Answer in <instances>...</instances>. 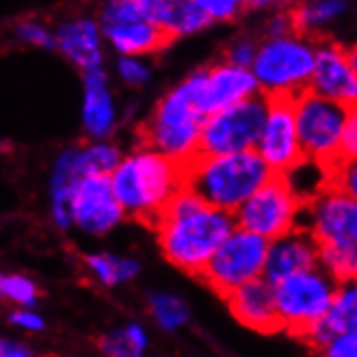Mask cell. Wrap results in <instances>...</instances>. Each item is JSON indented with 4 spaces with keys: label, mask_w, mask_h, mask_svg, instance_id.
Wrapping results in <instances>:
<instances>
[{
    "label": "cell",
    "mask_w": 357,
    "mask_h": 357,
    "mask_svg": "<svg viewBox=\"0 0 357 357\" xmlns=\"http://www.w3.org/2000/svg\"><path fill=\"white\" fill-rule=\"evenodd\" d=\"M234 227L232 213L208 204L186 184L152 225L162 258L193 278L202 275L208 260Z\"/></svg>",
    "instance_id": "obj_1"
},
{
    "label": "cell",
    "mask_w": 357,
    "mask_h": 357,
    "mask_svg": "<svg viewBox=\"0 0 357 357\" xmlns=\"http://www.w3.org/2000/svg\"><path fill=\"white\" fill-rule=\"evenodd\" d=\"M126 217L152 227L165 206L184 186V165L139 143L111 174Z\"/></svg>",
    "instance_id": "obj_2"
},
{
    "label": "cell",
    "mask_w": 357,
    "mask_h": 357,
    "mask_svg": "<svg viewBox=\"0 0 357 357\" xmlns=\"http://www.w3.org/2000/svg\"><path fill=\"white\" fill-rule=\"evenodd\" d=\"M273 176L258 150L232 154H197L184 165V184L225 213L236 210Z\"/></svg>",
    "instance_id": "obj_3"
},
{
    "label": "cell",
    "mask_w": 357,
    "mask_h": 357,
    "mask_svg": "<svg viewBox=\"0 0 357 357\" xmlns=\"http://www.w3.org/2000/svg\"><path fill=\"white\" fill-rule=\"evenodd\" d=\"M204 119L195 96V74L191 72L154 104L152 113L137 128L139 143L186 165L199 154Z\"/></svg>",
    "instance_id": "obj_4"
},
{
    "label": "cell",
    "mask_w": 357,
    "mask_h": 357,
    "mask_svg": "<svg viewBox=\"0 0 357 357\" xmlns=\"http://www.w3.org/2000/svg\"><path fill=\"white\" fill-rule=\"evenodd\" d=\"M319 39L288 31L282 35H262L251 63L260 93L266 98H297L310 89L317 61Z\"/></svg>",
    "instance_id": "obj_5"
},
{
    "label": "cell",
    "mask_w": 357,
    "mask_h": 357,
    "mask_svg": "<svg viewBox=\"0 0 357 357\" xmlns=\"http://www.w3.org/2000/svg\"><path fill=\"white\" fill-rule=\"evenodd\" d=\"M335 288L338 282L319 264L273 284L282 331L303 340V335L327 314Z\"/></svg>",
    "instance_id": "obj_6"
},
{
    "label": "cell",
    "mask_w": 357,
    "mask_h": 357,
    "mask_svg": "<svg viewBox=\"0 0 357 357\" xmlns=\"http://www.w3.org/2000/svg\"><path fill=\"white\" fill-rule=\"evenodd\" d=\"M305 197L286 174H273L236 213V225L273 241L301 225Z\"/></svg>",
    "instance_id": "obj_7"
},
{
    "label": "cell",
    "mask_w": 357,
    "mask_h": 357,
    "mask_svg": "<svg viewBox=\"0 0 357 357\" xmlns=\"http://www.w3.org/2000/svg\"><path fill=\"white\" fill-rule=\"evenodd\" d=\"M268 241L236 225L208 260L199 280L223 299L238 286L264 278Z\"/></svg>",
    "instance_id": "obj_8"
},
{
    "label": "cell",
    "mask_w": 357,
    "mask_h": 357,
    "mask_svg": "<svg viewBox=\"0 0 357 357\" xmlns=\"http://www.w3.org/2000/svg\"><path fill=\"white\" fill-rule=\"evenodd\" d=\"M292 100H295L297 128L305 158L331 169L340 160L347 107L310 89Z\"/></svg>",
    "instance_id": "obj_9"
},
{
    "label": "cell",
    "mask_w": 357,
    "mask_h": 357,
    "mask_svg": "<svg viewBox=\"0 0 357 357\" xmlns=\"http://www.w3.org/2000/svg\"><path fill=\"white\" fill-rule=\"evenodd\" d=\"M268 98L258 93L234 107L210 113L204 119L199 154H232L256 150Z\"/></svg>",
    "instance_id": "obj_10"
},
{
    "label": "cell",
    "mask_w": 357,
    "mask_h": 357,
    "mask_svg": "<svg viewBox=\"0 0 357 357\" xmlns=\"http://www.w3.org/2000/svg\"><path fill=\"white\" fill-rule=\"evenodd\" d=\"M301 227L319 245L357 247V199L327 180L317 193L305 197Z\"/></svg>",
    "instance_id": "obj_11"
},
{
    "label": "cell",
    "mask_w": 357,
    "mask_h": 357,
    "mask_svg": "<svg viewBox=\"0 0 357 357\" xmlns=\"http://www.w3.org/2000/svg\"><path fill=\"white\" fill-rule=\"evenodd\" d=\"M256 150L273 174H290L305 160L292 98H268Z\"/></svg>",
    "instance_id": "obj_12"
},
{
    "label": "cell",
    "mask_w": 357,
    "mask_h": 357,
    "mask_svg": "<svg viewBox=\"0 0 357 357\" xmlns=\"http://www.w3.org/2000/svg\"><path fill=\"white\" fill-rule=\"evenodd\" d=\"M195 96L204 115L217 113L221 109L234 107L260 93V85L251 68L236 66L225 59L193 72Z\"/></svg>",
    "instance_id": "obj_13"
},
{
    "label": "cell",
    "mask_w": 357,
    "mask_h": 357,
    "mask_svg": "<svg viewBox=\"0 0 357 357\" xmlns=\"http://www.w3.org/2000/svg\"><path fill=\"white\" fill-rule=\"evenodd\" d=\"M74 225L91 236H104L126 217V210L115 195L111 176H82L72 199Z\"/></svg>",
    "instance_id": "obj_14"
},
{
    "label": "cell",
    "mask_w": 357,
    "mask_h": 357,
    "mask_svg": "<svg viewBox=\"0 0 357 357\" xmlns=\"http://www.w3.org/2000/svg\"><path fill=\"white\" fill-rule=\"evenodd\" d=\"M310 91L338 102L347 109L357 104V70L349 48L340 46L338 41L319 39Z\"/></svg>",
    "instance_id": "obj_15"
},
{
    "label": "cell",
    "mask_w": 357,
    "mask_h": 357,
    "mask_svg": "<svg viewBox=\"0 0 357 357\" xmlns=\"http://www.w3.org/2000/svg\"><path fill=\"white\" fill-rule=\"evenodd\" d=\"M229 314L247 329L258 333H278L282 331L273 284L266 278L247 282L223 297Z\"/></svg>",
    "instance_id": "obj_16"
},
{
    "label": "cell",
    "mask_w": 357,
    "mask_h": 357,
    "mask_svg": "<svg viewBox=\"0 0 357 357\" xmlns=\"http://www.w3.org/2000/svg\"><path fill=\"white\" fill-rule=\"evenodd\" d=\"M319 254H321L319 243L314 241V236L305 227L299 225L295 229H290L288 234L268 241L264 278L271 284H275L284 278L295 275V273L317 266Z\"/></svg>",
    "instance_id": "obj_17"
},
{
    "label": "cell",
    "mask_w": 357,
    "mask_h": 357,
    "mask_svg": "<svg viewBox=\"0 0 357 357\" xmlns=\"http://www.w3.org/2000/svg\"><path fill=\"white\" fill-rule=\"evenodd\" d=\"M85 98H82V126L91 139H109L117 126L115 100L109 89V78L102 68L82 72Z\"/></svg>",
    "instance_id": "obj_18"
},
{
    "label": "cell",
    "mask_w": 357,
    "mask_h": 357,
    "mask_svg": "<svg viewBox=\"0 0 357 357\" xmlns=\"http://www.w3.org/2000/svg\"><path fill=\"white\" fill-rule=\"evenodd\" d=\"M344 331H357V278L338 282L327 314L303 335V342L314 351H321L333 335Z\"/></svg>",
    "instance_id": "obj_19"
},
{
    "label": "cell",
    "mask_w": 357,
    "mask_h": 357,
    "mask_svg": "<svg viewBox=\"0 0 357 357\" xmlns=\"http://www.w3.org/2000/svg\"><path fill=\"white\" fill-rule=\"evenodd\" d=\"M104 39L115 48L119 54H132V56H150L158 54L172 44L167 33L154 22L152 17H137L130 22H121L113 26L102 29Z\"/></svg>",
    "instance_id": "obj_20"
},
{
    "label": "cell",
    "mask_w": 357,
    "mask_h": 357,
    "mask_svg": "<svg viewBox=\"0 0 357 357\" xmlns=\"http://www.w3.org/2000/svg\"><path fill=\"white\" fill-rule=\"evenodd\" d=\"M102 26L93 20H74L56 31V46L82 72L102 68Z\"/></svg>",
    "instance_id": "obj_21"
},
{
    "label": "cell",
    "mask_w": 357,
    "mask_h": 357,
    "mask_svg": "<svg viewBox=\"0 0 357 357\" xmlns=\"http://www.w3.org/2000/svg\"><path fill=\"white\" fill-rule=\"evenodd\" d=\"M152 20L172 41L199 35L202 31L215 24L213 17L195 0H160Z\"/></svg>",
    "instance_id": "obj_22"
},
{
    "label": "cell",
    "mask_w": 357,
    "mask_h": 357,
    "mask_svg": "<svg viewBox=\"0 0 357 357\" xmlns=\"http://www.w3.org/2000/svg\"><path fill=\"white\" fill-rule=\"evenodd\" d=\"M76 156H78V148L63 152L52 174V217L59 227L74 225L72 199L82 178L76 167Z\"/></svg>",
    "instance_id": "obj_23"
},
{
    "label": "cell",
    "mask_w": 357,
    "mask_h": 357,
    "mask_svg": "<svg viewBox=\"0 0 357 357\" xmlns=\"http://www.w3.org/2000/svg\"><path fill=\"white\" fill-rule=\"evenodd\" d=\"M347 11V0H301L299 5L288 9L292 29L314 39H321L323 31L338 22Z\"/></svg>",
    "instance_id": "obj_24"
},
{
    "label": "cell",
    "mask_w": 357,
    "mask_h": 357,
    "mask_svg": "<svg viewBox=\"0 0 357 357\" xmlns=\"http://www.w3.org/2000/svg\"><path fill=\"white\" fill-rule=\"evenodd\" d=\"M85 266L89 268L91 278L107 288L128 284L141 273V264L137 258L117 256V254H109V251L85 256Z\"/></svg>",
    "instance_id": "obj_25"
},
{
    "label": "cell",
    "mask_w": 357,
    "mask_h": 357,
    "mask_svg": "<svg viewBox=\"0 0 357 357\" xmlns=\"http://www.w3.org/2000/svg\"><path fill=\"white\" fill-rule=\"evenodd\" d=\"M148 312L160 331L178 333L191 323V305L176 292L156 290L148 297Z\"/></svg>",
    "instance_id": "obj_26"
},
{
    "label": "cell",
    "mask_w": 357,
    "mask_h": 357,
    "mask_svg": "<svg viewBox=\"0 0 357 357\" xmlns=\"http://www.w3.org/2000/svg\"><path fill=\"white\" fill-rule=\"evenodd\" d=\"M123 152L117 143L107 139H96L91 145L78 148L76 167L80 176H111L121 162Z\"/></svg>",
    "instance_id": "obj_27"
},
{
    "label": "cell",
    "mask_w": 357,
    "mask_h": 357,
    "mask_svg": "<svg viewBox=\"0 0 357 357\" xmlns=\"http://www.w3.org/2000/svg\"><path fill=\"white\" fill-rule=\"evenodd\" d=\"M100 351L115 357H139L148 351L150 347V335L145 331L143 325L139 323H128L119 329H113L104 333L98 340Z\"/></svg>",
    "instance_id": "obj_28"
},
{
    "label": "cell",
    "mask_w": 357,
    "mask_h": 357,
    "mask_svg": "<svg viewBox=\"0 0 357 357\" xmlns=\"http://www.w3.org/2000/svg\"><path fill=\"white\" fill-rule=\"evenodd\" d=\"M319 266H323L335 282L357 278V247L349 245H319Z\"/></svg>",
    "instance_id": "obj_29"
},
{
    "label": "cell",
    "mask_w": 357,
    "mask_h": 357,
    "mask_svg": "<svg viewBox=\"0 0 357 357\" xmlns=\"http://www.w3.org/2000/svg\"><path fill=\"white\" fill-rule=\"evenodd\" d=\"M137 17H150L135 0H104L100 11V26H113L121 22H130Z\"/></svg>",
    "instance_id": "obj_30"
},
{
    "label": "cell",
    "mask_w": 357,
    "mask_h": 357,
    "mask_svg": "<svg viewBox=\"0 0 357 357\" xmlns=\"http://www.w3.org/2000/svg\"><path fill=\"white\" fill-rule=\"evenodd\" d=\"M0 297L15 301L20 305H33L37 299V288L24 275H7V273H0Z\"/></svg>",
    "instance_id": "obj_31"
},
{
    "label": "cell",
    "mask_w": 357,
    "mask_h": 357,
    "mask_svg": "<svg viewBox=\"0 0 357 357\" xmlns=\"http://www.w3.org/2000/svg\"><path fill=\"white\" fill-rule=\"evenodd\" d=\"M117 74L128 87H143L152 80V68L143 61V56H132V54L119 56Z\"/></svg>",
    "instance_id": "obj_32"
},
{
    "label": "cell",
    "mask_w": 357,
    "mask_h": 357,
    "mask_svg": "<svg viewBox=\"0 0 357 357\" xmlns=\"http://www.w3.org/2000/svg\"><path fill=\"white\" fill-rule=\"evenodd\" d=\"M258 44H260V37L254 35H236L234 39H229V44L223 50V59L229 63H236V66H245L251 68L254 63V56L258 52Z\"/></svg>",
    "instance_id": "obj_33"
},
{
    "label": "cell",
    "mask_w": 357,
    "mask_h": 357,
    "mask_svg": "<svg viewBox=\"0 0 357 357\" xmlns=\"http://www.w3.org/2000/svg\"><path fill=\"white\" fill-rule=\"evenodd\" d=\"M329 182H333L335 186L344 188V191L357 199V156H351V158H340L335 162L331 169H329V176H327Z\"/></svg>",
    "instance_id": "obj_34"
},
{
    "label": "cell",
    "mask_w": 357,
    "mask_h": 357,
    "mask_svg": "<svg viewBox=\"0 0 357 357\" xmlns=\"http://www.w3.org/2000/svg\"><path fill=\"white\" fill-rule=\"evenodd\" d=\"M195 3L213 17V22H234L245 11L234 0H195Z\"/></svg>",
    "instance_id": "obj_35"
},
{
    "label": "cell",
    "mask_w": 357,
    "mask_h": 357,
    "mask_svg": "<svg viewBox=\"0 0 357 357\" xmlns=\"http://www.w3.org/2000/svg\"><path fill=\"white\" fill-rule=\"evenodd\" d=\"M319 353L327 357H357V331H344L333 335Z\"/></svg>",
    "instance_id": "obj_36"
},
{
    "label": "cell",
    "mask_w": 357,
    "mask_h": 357,
    "mask_svg": "<svg viewBox=\"0 0 357 357\" xmlns=\"http://www.w3.org/2000/svg\"><path fill=\"white\" fill-rule=\"evenodd\" d=\"M351 156H357V104L347 109L342 148H340V158H351Z\"/></svg>",
    "instance_id": "obj_37"
},
{
    "label": "cell",
    "mask_w": 357,
    "mask_h": 357,
    "mask_svg": "<svg viewBox=\"0 0 357 357\" xmlns=\"http://www.w3.org/2000/svg\"><path fill=\"white\" fill-rule=\"evenodd\" d=\"M17 35L22 37V39H26V41H31V44H35V46H41V48H54L56 46V37L54 35H50L46 29H41L37 24H31V22L20 24L17 26Z\"/></svg>",
    "instance_id": "obj_38"
},
{
    "label": "cell",
    "mask_w": 357,
    "mask_h": 357,
    "mask_svg": "<svg viewBox=\"0 0 357 357\" xmlns=\"http://www.w3.org/2000/svg\"><path fill=\"white\" fill-rule=\"evenodd\" d=\"M11 323L24 327V329H31V331H39L44 329V321H41L35 312H26V310H20V312H13L11 314Z\"/></svg>",
    "instance_id": "obj_39"
},
{
    "label": "cell",
    "mask_w": 357,
    "mask_h": 357,
    "mask_svg": "<svg viewBox=\"0 0 357 357\" xmlns=\"http://www.w3.org/2000/svg\"><path fill=\"white\" fill-rule=\"evenodd\" d=\"M31 351L24 349L22 344L17 342H7V340H0V357H24Z\"/></svg>",
    "instance_id": "obj_40"
},
{
    "label": "cell",
    "mask_w": 357,
    "mask_h": 357,
    "mask_svg": "<svg viewBox=\"0 0 357 357\" xmlns=\"http://www.w3.org/2000/svg\"><path fill=\"white\" fill-rule=\"evenodd\" d=\"M135 3L145 11V13H148L150 17L154 15V11H156V7H158V3H160V0H135Z\"/></svg>",
    "instance_id": "obj_41"
},
{
    "label": "cell",
    "mask_w": 357,
    "mask_h": 357,
    "mask_svg": "<svg viewBox=\"0 0 357 357\" xmlns=\"http://www.w3.org/2000/svg\"><path fill=\"white\" fill-rule=\"evenodd\" d=\"M299 3L301 0H273V9H292Z\"/></svg>",
    "instance_id": "obj_42"
},
{
    "label": "cell",
    "mask_w": 357,
    "mask_h": 357,
    "mask_svg": "<svg viewBox=\"0 0 357 357\" xmlns=\"http://www.w3.org/2000/svg\"><path fill=\"white\" fill-rule=\"evenodd\" d=\"M349 54H351V61H353V66H355V70H357V44H353V46L349 48Z\"/></svg>",
    "instance_id": "obj_43"
}]
</instances>
